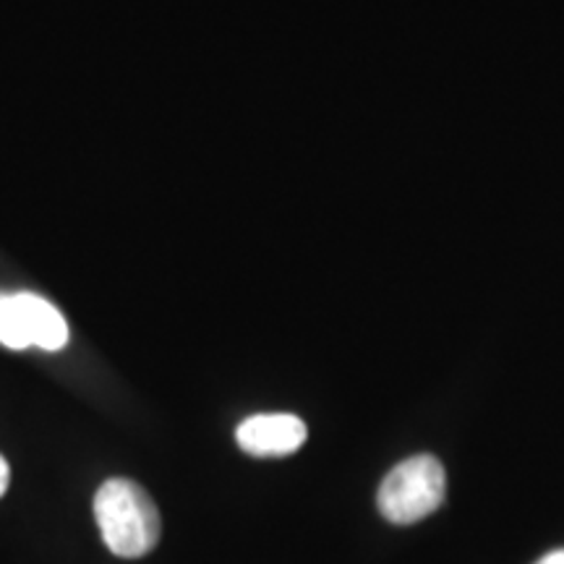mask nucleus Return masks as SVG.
I'll list each match as a JSON object with an SVG mask.
<instances>
[{
	"mask_svg": "<svg viewBox=\"0 0 564 564\" xmlns=\"http://www.w3.org/2000/svg\"><path fill=\"white\" fill-rule=\"evenodd\" d=\"M95 520L110 552L123 560L150 554L162 533L158 505L131 478H110L97 489Z\"/></svg>",
	"mask_w": 564,
	"mask_h": 564,
	"instance_id": "nucleus-1",
	"label": "nucleus"
},
{
	"mask_svg": "<svg viewBox=\"0 0 564 564\" xmlns=\"http://www.w3.org/2000/svg\"><path fill=\"white\" fill-rule=\"evenodd\" d=\"M447 478L434 455L408 457L387 474L379 486V512L394 525H411L429 518L444 502Z\"/></svg>",
	"mask_w": 564,
	"mask_h": 564,
	"instance_id": "nucleus-2",
	"label": "nucleus"
},
{
	"mask_svg": "<svg viewBox=\"0 0 564 564\" xmlns=\"http://www.w3.org/2000/svg\"><path fill=\"white\" fill-rule=\"evenodd\" d=\"M306 423L293 413H259L246 419L236 432V442L253 457L293 455L306 442Z\"/></svg>",
	"mask_w": 564,
	"mask_h": 564,
	"instance_id": "nucleus-3",
	"label": "nucleus"
},
{
	"mask_svg": "<svg viewBox=\"0 0 564 564\" xmlns=\"http://www.w3.org/2000/svg\"><path fill=\"white\" fill-rule=\"evenodd\" d=\"M13 301L19 306L30 345H37L42 350H61L68 343V324L51 301L34 293H13Z\"/></svg>",
	"mask_w": 564,
	"mask_h": 564,
	"instance_id": "nucleus-4",
	"label": "nucleus"
},
{
	"mask_svg": "<svg viewBox=\"0 0 564 564\" xmlns=\"http://www.w3.org/2000/svg\"><path fill=\"white\" fill-rule=\"evenodd\" d=\"M0 343L11 350H24L30 348V337L24 333V324H21V314L13 295L0 293Z\"/></svg>",
	"mask_w": 564,
	"mask_h": 564,
	"instance_id": "nucleus-5",
	"label": "nucleus"
},
{
	"mask_svg": "<svg viewBox=\"0 0 564 564\" xmlns=\"http://www.w3.org/2000/svg\"><path fill=\"white\" fill-rule=\"evenodd\" d=\"M9 484H11V470H9V463L3 460V455H0V497H3L6 491H9Z\"/></svg>",
	"mask_w": 564,
	"mask_h": 564,
	"instance_id": "nucleus-6",
	"label": "nucleus"
},
{
	"mask_svg": "<svg viewBox=\"0 0 564 564\" xmlns=\"http://www.w3.org/2000/svg\"><path fill=\"white\" fill-rule=\"evenodd\" d=\"M535 564H564V549H560V552L546 554L544 560H539Z\"/></svg>",
	"mask_w": 564,
	"mask_h": 564,
	"instance_id": "nucleus-7",
	"label": "nucleus"
}]
</instances>
